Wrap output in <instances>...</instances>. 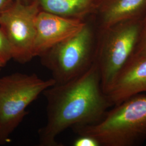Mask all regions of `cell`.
<instances>
[{
    "mask_svg": "<svg viewBox=\"0 0 146 146\" xmlns=\"http://www.w3.org/2000/svg\"><path fill=\"white\" fill-rule=\"evenodd\" d=\"M42 94L47 100V122L38 131L41 146H60L56 139L61 133L98 123L112 106L101 87L95 61L78 78L55 84Z\"/></svg>",
    "mask_w": 146,
    "mask_h": 146,
    "instance_id": "6da1fadb",
    "label": "cell"
},
{
    "mask_svg": "<svg viewBox=\"0 0 146 146\" xmlns=\"http://www.w3.org/2000/svg\"><path fill=\"white\" fill-rule=\"evenodd\" d=\"M100 146H134L146 140V95L136 94L108 110L97 123L75 128Z\"/></svg>",
    "mask_w": 146,
    "mask_h": 146,
    "instance_id": "7a4b0ae2",
    "label": "cell"
},
{
    "mask_svg": "<svg viewBox=\"0 0 146 146\" xmlns=\"http://www.w3.org/2000/svg\"><path fill=\"white\" fill-rule=\"evenodd\" d=\"M98 28L92 16L72 36L40 56L42 65L52 74L55 84H62L86 72L95 60Z\"/></svg>",
    "mask_w": 146,
    "mask_h": 146,
    "instance_id": "3957f363",
    "label": "cell"
},
{
    "mask_svg": "<svg viewBox=\"0 0 146 146\" xmlns=\"http://www.w3.org/2000/svg\"><path fill=\"white\" fill-rule=\"evenodd\" d=\"M55 84L34 73H12L0 78V145L11 141V136L28 112V107L47 89Z\"/></svg>",
    "mask_w": 146,
    "mask_h": 146,
    "instance_id": "277c9868",
    "label": "cell"
},
{
    "mask_svg": "<svg viewBox=\"0 0 146 146\" xmlns=\"http://www.w3.org/2000/svg\"><path fill=\"white\" fill-rule=\"evenodd\" d=\"M142 18L123 21L99 29L95 62L106 95L132 57L138 42Z\"/></svg>",
    "mask_w": 146,
    "mask_h": 146,
    "instance_id": "5b68a950",
    "label": "cell"
},
{
    "mask_svg": "<svg viewBox=\"0 0 146 146\" xmlns=\"http://www.w3.org/2000/svg\"><path fill=\"white\" fill-rule=\"evenodd\" d=\"M40 10L33 1H14L0 14V28L11 45L13 59L25 64L34 58L35 21Z\"/></svg>",
    "mask_w": 146,
    "mask_h": 146,
    "instance_id": "8992f818",
    "label": "cell"
},
{
    "mask_svg": "<svg viewBox=\"0 0 146 146\" xmlns=\"http://www.w3.org/2000/svg\"><path fill=\"white\" fill-rule=\"evenodd\" d=\"M86 20L40 11L35 21L34 58L41 56L51 48L76 34L84 27Z\"/></svg>",
    "mask_w": 146,
    "mask_h": 146,
    "instance_id": "52a82bcc",
    "label": "cell"
},
{
    "mask_svg": "<svg viewBox=\"0 0 146 146\" xmlns=\"http://www.w3.org/2000/svg\"><path fill=\"white\" fill-rule=\"evenodd\" d=\"M146 92V55L131 58L106 95L112 106Z\"/></svg>",
    "mask_w": 146,
    "mask_h": 146,
    "instance_id": "ba28073f",
    "label": "cell"
},
{
    "mask_svg": "<svg viewBox=\"0 0 146 146\" xmlns=\"http://www.w3.org/2000/svg\"><path fill=\"white\" fill-rule=\"evenodd\" d=\"M146 13V0H101L91 16L99 29L123 21L141 19Z\"/></svg>",
    "mask_w": 146,
    "mask_h": 146,
    "instance_id": "9c48e42d",
    "label": "cell"
},
{
    "mask_svg": "<svg viewBox=\"0 0 146 146\" xmlns=\"http://www.w3.org/2000/svg\"><path fill=\"white\" fill-rule=\"evenodd\" d=\"M34 2L40 11L64 17L86 20L93 15L101 0H28Z\"/></svg>",
    "mask_w": 146,
    "mask_h": 146,
    "instance_id": "30bf717a",
    "label": "cell"
},
{
    "mask_svg": "<svg viewBox=\"0 0 146 146\" xmlns=\"http://www.w3.org/2000/svg\"><path fill=\"white\" fill-rule=\"evenodd\" d=\"M13 59L11 45L5 34L0 28V68L5 67Z\"/></svg>",
    "mask_w": 146,
    "mask_h": 146,
    "instance_id": "8fae6325",
    "label": "cell"
},
{
    "mask_svg": "<svg viewBox=\"0 0 146 146\" xmlns=\"http://www.w3.org/2000/svg\"><path fill=\"white\" fill-rule=\"evenodd\" d=\"M145 55H146V13L142 18L140 35L135 51L131 58Z\"/></svg>",
    "mask_w": 146,
    "mask_h": 146,
    "instance_id": "7c38bea8",
    "label": "cell"
},
{
    "mask_svg": "<svg viewBox=\"0 0 146 146\" xmlns=\"http://www.w3.org/2000/svg\"><path fill=\"white\" fill-rule=\"evenodd\" d=\"M74 146H100L99 143L94 137L87 135H80L73 142Z\"/></svg>",
    "mask_w": 146,
    "mask_h": 146,
    "instance_id": "4fadbf2b",
    "label": "cell"
},
{
    "mask_svg": "<svg viewBox=\"0 0 146 146\" xmlns=\"http://www.w3.org/2000/svg\"><path fill=\"white\" fill-rule=\"evenodd\" d=\"M14 2V0H0V14L8 8Z\"/></svg>",
    "mask_w": 146,
    "mask_h": 146,
    "instance_id": "5bb4252c",
    "label": "cell"
},
{
    "mask_svg": "<svg viewBox=\"0 0 146 146\" xmlns=\"http://www.w3.org/2000/svg\"><path fill=\"white\" fill-rule=\"evenodd\" d=\"M14 1H20V2H27L28 1V0H14Z\"/></svg>",
    "mask_w": 146,
    "mask_h": 146,
    "instance_id": "9a60e30c",
    "label": "cell"
},
{
    "mask_svg": "<svg viewBox=\"0 0 146 146\" xmlns=\"http://www.w3.org/2000/svg\"><path fill=\"white\" fill-rule=\"evenodd\" d=\"M1 68H0V71H1Z\"/></svg>",
    "mask_w": 146,
    "mask_h": 146,
    "instance_id": "2e32d148",
    "label": "cell"
},
{
    "mask_svg": "<svg viewBox=\"0 0 146 146\" xmlns=\"http://www.w3.org/2000/svg\"></svg>",
    "mask_w": 146,
    "mask_h": 146,
    "instance_id": "e0dca14e",
    "label": "cell"
}]
</instances>
